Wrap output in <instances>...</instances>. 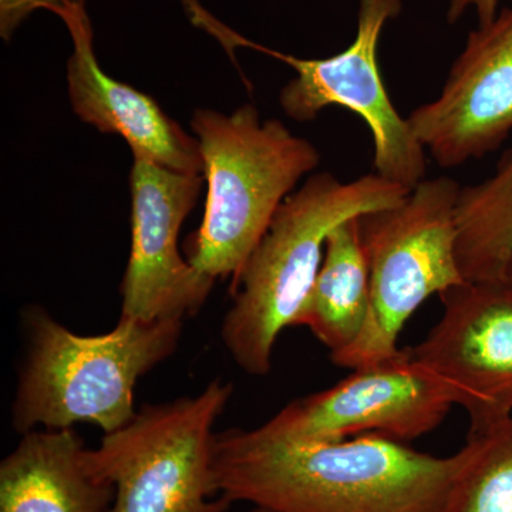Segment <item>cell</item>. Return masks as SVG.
Listing matches in <instances>:
<instances>
[{
    "mask_svg": "<svg viewBox=\"0 0 512 512\" xmlns=\"http://www.w3.org/2000/svg\"><path fill=\"white\" fill-rule=\"evenodd\" d=\"M365 434L296 441L259 429L215 436V487L231 503L271 512H441L466 463Z\"/></svg>",
    "mask_w": 512,
    "mask_h": 512,
    "instance_id": "1",
    "label": "cell"
},
{
    "mask_svg": "<svg viewBox=\"0 0 512 512\" xmlns=\"http://www.w3.org/2000/svg\"><path fill=\"white\" fill-rule=\"evenodd\" d=\"M410 191L376 173L349 183L319 173L282 202L232 282V305L222 320V343L242 372H271L276 340L298 325L311 296L329 232L350 218L399 204Z\"/></svg>",
    "mask_w": 512,
    "mask_h": 512,
    "instance_id": "2",
    "label": "cell"
},
{
    "mask_svg": "<svg viewBox=\"0 0 512 512\" xmlns=\"http://www.w3.org/2000/svg\"><path fill=\"white\" fill-rule=\"evenodd\" d=\"M26 353L12 406L19 434L90 423L104 434L136 416L137 382L178 348L183 320L120 318L116 328L82 336L42 308L25 315Z\"/></svg>",
    "mask_w": 512,
    "mask_h": 512,
    "instance_id": "3",
    "label": "cell"
},
{
    "mask_svg": "<svg viewBox=\"0 0 512 512\" xmlns=\"http://www.w3.org/2000/svg\"><path fill=\"white\" fill-rule=\"evenodd\" d=\"M191 128L207 183L204 218L187 259L201 274L232 282L282 202L320 163L318 148L252 104L232 113L197 110Z\"/></svg>",
    "mask_w": 512,
    "mask_h": 512,
    "instance_id": "4",
    "label": "cell"
},
{
    "mask_svg": "<svg viewBox=\"0 0 512 512\" xmlns=\"http://www.w3.org/2000/svg\"><path fill=\"white\" fill-rule=\"evenodd\" d=\"M450 177L424 178L403 201L357 217L369 265L370 312L359 339L335 357L357 369L399 352L407 320L433 295L464 284L457 255V202Z\"/></svg>",
    "mask_w": 512,
    "mask_h": 512,
    "instance_id": "5",
    "label": "cell"
},
{
    "mask_svg": "<svg viewBox=\"0 0 512 512\" xmlns=\"http://www.w3.org/2000/svg\"><path fill=\"white\" fill-rule=\"evenodd\" d=\"M232 392L215 379L195 396L148 404L87 448V466L116 491L110 512H227L212 461L214 426Z\"/></svg>",
    "mask_w": 512,
    "mask_h": 512,
    "instance_id": "6",
    "label": "cell"
},
{
    "mask_svg": "<svg viewBox=\"0 0 512 512\" xmlns=\"http://www.w3.org/2000/svg\"><path fill=\"white\" fill-rule=\"evenodd\" d=\"M403 0H359L352 45L326 59H299L258 45L214 18L198 0H184L192 25L214 36L229 55L248 47L289 64L296 72L279 93V106L292 120H315L330 106L345 107L369 127L375 173L413 190L426 178L427 151L414 136L409 120L400 116L384 86L377 47L383 28L402 12Z\"/></svg>",
    "mask_w": 512,
    "mask_h": 512,
    "instance_id": "7",
    "label": "cell"
},
{
    "mask_svg": "<svg viewBox=\"0 0 512 512\" xmlns=\"http://www.w3.org/2000/svg\"><path fill=\"white\" fill-rule=\"evenodd\" d=\"M453 397L409 349L357 367L322 392L295 400L258 429L296 441H332L377 434L407 443L446 419Z\"/></svg>",
    "mask_w": 512,
    "mask_h": 512,
    "instance_id": "8",
    "label": "cell"
},
{
    "mask_svg": "<svg viewBox=\"0 0 512 512\" xmlns=\"http://www.w3.org/2000/svg\"><path fill=\"white\" fill-rule=\"evenodd\" d=\"M204 181V175L177 173L133 156L131 249L120 288V318L184 322L207 302L217 279L201 274L178 249L181 227Z\"/></svg>",
    "mask_w": 512,
    "mask_h": 512,
    "instance_id": "9",
    "label": "cell"
},
{
    "mask_svg": "<svg viewBox=\"0 0 512 512\" xmlns=\"http://www.w3.org/2000/svg\"><path fill=\"white\" fill-rule=\"evenodd\" d=\"M444 311L413 359L447 387L476 436L512 416V282H464L441 295Z\"/></svg>",
    "mask_w": 512,
    "mask_h": 512,
    "instance_id": "10",
    "label": "cell"
},
{
    "mask_svg": "<svg viewBox=\"0 0 512 512\" xmlns=\"http://www.w3.org/2000/svg\"><path fill=\"white\" fill-rule=\"evenodd\" d=\"M407 120L424 150L444 168L503 146L512 131V8L468 35L440 96Z\"/></svg>",
    "mask_w": 512,
    "mask_h": 512,
    "instance_id": "11",
    "label": "cell"
},
{
    "mask_svg": "<svg viewBox=\"0 0 512 512\" xmlns=\"http://www.w3.org/2000/svg\"><path fill=\"white\" fill-rule=\"evenodd\" d=\"M56 16L72 37L67 86L74 114L100 133L123 137L133 156L146 157L177 173L204 175L197 138L188 136L153 97L103 72L94 53L86 0H63Z\"/></svg>",
    "mask_w": 512,
    "mask_h": 512,
    "instance_id": "12",
    "label": "cell"
},
{
    "mask_svg": "<svg viewBox=\"0 0 512 512\" xmlns=\"http://www.w3.org/2000/svg\"><path fill=\"white\" fill-rule=\"evenodd\" d=\"M73 429L32 430L0 464V512H110L113 485L94 476Z\"/></svg>",
    "mask_w": 512,
    "mask_h": 512,
    "instance_id": "13",
    "label": "cell"
},
{
    "mask_svg": "<svg viewBox=\"0 0 512 512\" xmlns=\"http://www.w3.org/2000/svg\"><path fill=\"white\" fill-rule=\"evenodd\" d=\"M369 312V265L355 217L329 232L319 274L296 326H306L335 357L359 339Z\"/></svg>",
    "mask_w": 512,
    "mask_h": 512,
    "instance_id": "14",
    "label": "cell"
},
{
    "mask_svg": "<svg viewBox=\"0 0 512 512\" xmlns=\"http://www.w3.org/2000/svg\"><path fill=\"white\" fill-rule=\"evenodd\" d=\"M457 255L468 282L500 281L512 258V148L493 175L461 187Z\"/></svg>",
    "mask_w": 512,
    "mask_h": 512,
    "instance_id": "15",
    "label": "cell"
},
{
    "mask_svg": "<svg viewBox=\"0 0 512 512\" xmlns=\"http://www.w3.org/2000/svg\"><path fill=\"white\" fill-rule=\"evenodd\" d=\"M466 447L441 512H512V416L468 436Z\"/></svg>",
    "mask_w": 512,
    "mask_h": 512,
    "instance_id": "16",
    "label": "cell"
},
{
    "mask_svg": "<svg viewBox=\"0 0 512 512\" xmlns=\"http://www.w3.org/2000/svg\"><path fill=\"white\" fill-rule=\"evenodd\" d=\"M62 5L63 0H0V36L8 42L36 10H47L56 15Z\"/></svg>",
    "mask_w": 512,
    "mask_h": 512,
    "instance_id": "17",
    "label": "cell"
},
{
    "mask_svg": "<svg viewBox=\"0 0 512 512\" xmlns=\"http://www.w3.org/2000/svg\"><path fill=\"white\" fill-rule=\"evenodd\" d=\"M498 5H500V0H450L448 2L447 20L450 25H454L463 18L468 9L473 8L476 9L478 23H480V26H485L497 18Z\"/></svg>",
    "mask_w": 512,
    "mask_h": 512,
    "instance_id": "18",
    "label": "cell"
},
{
    "mask_svg": "<svg viewBox=\"0 0 512 512\" xmlns=\"http://www.w3.org/2000/svg\"><path fill=\"white\" fill-rule=\"evenodd\" d=\"M504 279H508V281L512 282V258L510 264H508L507 269H505Z\"/></svg>",
    "mask_w": 512,
    "mask_h": 512,
    "instance_id": "19",
    "label": "cell"
},
{
    "mask_svg": "<svg viewBox=\"0 0 512 512\" xmlns=\"http://www.w3.org/2000/svg\"><path fill=\"white\" fill-rule=\"evenodd\" d=\"M251 512H271V511H266V510H262V508H255L254 507V510H252Z\"/></svg>",
    "mask_w": 512,
    "mask_h": 512,
    "instance_id": "20",
    "label": "cell"
}]
</instances>
